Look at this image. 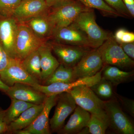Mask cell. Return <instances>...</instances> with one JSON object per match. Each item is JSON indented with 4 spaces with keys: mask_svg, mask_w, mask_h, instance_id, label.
Segmentation results:
<instances>
[{
    "mask_svg": "<svg viewBox=\"0 0 134 134\" xmlns=\"http://www.w3.org/2000/svg\"><path fill=\"white\" fill-rule=\"evenodd\" d=\"M110 7L115 10L121 16H131L122 0H104Z\"/></svg>",
    "mask_w": 134,
    "mask_h": 134,
    "instance_id": "obj_31",
    "label": "cell"
},
{
    "mask_svg": "<svg viewBox=\"0 0 134 134\" xmlns=\"http://www.w3.org/2000/svg\"><path fill=\"white\" fill-rule=\"evenodd\" d=\"M71 24L85 34L92 49L98 48L102 45L111 34L101 29L97 23L92 9L79 14Z\"/></svg>",
    "mask_w": 134,
    "mask_h": 134,
    "instance_id": "obj_1",
    "label": "cell"
},
{
    "mask_svg": "<svg viewBox=\"0 0 134 134\" xmlns=\"http://www.w3.org/2000/svg\"><path fill=\"white\" fill-rule=\"evenodd\" d=\"M134 76L133 70L128 72L110 65H104L101 73V77L110 82L114 87L130 82Z\"/></svg>",
    "mask_w": 134,
    "mask_h": 134,
    "instance_id": "obj_21",
    "label": "cell"
},
{
    "mask_svg": "<svg viewBox=\"0 0 134 134\" xmlns=\"http://www.w3.org/2000/svg\"><path fill=\"white\" fill-rule=\"evenodd\" d=\"M103 66L98 48L91 49L72 68L75 79L93 76L102 69Z\"/></svg>",
    "mask_w": 134,
    "mask_h": 134,
    "instance_id": "obj_10",
    "label": "cell"
},
{
    "mask_svg": "<svg viewBox=\"0 0 134 134\" xmlns=\"http://www.w3.org/2000/svg\"><path fill=\"white\" fill-rule=\"evenodd\" d=\"M11 58L0 45V72L7 66Z\"/></svg>",
    "mask_w": 134,
    "mask_h": 134,
    "instance_id": "obj_32",
    "label": "cell"
},
{
    "mask_svg": "<svg viewBox=\"0 0 134 134\" xmlns=\"http://www.w3.org/2000/svg\"><path fill=\"white\" fill-rule=\"evenodd\" d=\"M113 85L109 81L101 77L96 83L91 86V89L100 99L106 101L115 98Z\"/></svg>",
    "mask_w": 134,
    "mask_h": 134,
    "instance_id": "obj_25",
    "label": "cell"
},
{
    "mask_svg": "<svg viewBox=\"0 0 134 134\" xmlns=\"http://www.w3.org/2000/svg\"><path fill=\"white\" fill-rule=\"evenodd\" d=\"M91 9L78 0H73L52 8L48 16L54 29L69 26L82 12Z\"/></svg>",
    "mask_w": 134,
    "mask_h": 134,
    "instance_id": "obj_2",
    "label": "cell"
},
{
    "mask_svg": "<svg viewBox=\"0 0 134 134\" xmlns=\"http://www.w3.org/2000/svg\"><path fill=\"white\" fill-rule=\"evenodd\" d=\"M48 12L35 17L24 23L38 38L46 42L50 39L54 27L50 21Z\"/></svg>",
    "mask_w": 134,
    "mask_h": 134,
    "instance_id": "obj_18",
    "label": "cell"
},
{
    "mask_svg": "<svg viewBox=\"0 0 134 134\" xmlns=\"http://www.w3.org/2000/svg\"><path fill=\"white\" fill-rule=\"evenodd\" d=\"M5 110L0 107V134L7 133L8 125L5 120Z\"/></svg>",
    "mask_w": 134,
    "mask_h": 134,
    "instance_id": "obj_34",
    "label": "cell"
},
{
    "mask_svg": "<svg viewBox=\"0 0 134 134\" xmlns=\"http://www.w3.org/2000/svg\"><path fill=\"white\" fill-rule=\"evenodd\" d=\"M73 0H45L48 7L52 8Z\"/></svg>",
    "mask_w": 134,
    "mask_h": 134,
    "instance_id": "obj_36",
    "label": "cell"
},
{
    "mask_svg": "<svg viewBox=\"0 0 134 134\" xmlns=\"http://www.w3.org/2000/svg\"><path fill=\"white\" fill-rule=\"evenodd\" d=\"M44 103L35 105L26 109L16 120L8 125L7 133L11 134L16 130L26 128L36 120L44 108Z\"/></svg>",
    "mask_w": 134,
    "mask_h": 134,
    "instance_id": "obj_20",
    "label": "cell"
},
{
    "mask_svg": "<svg viewBox=\"0 0 134 134\" xmlns=\"http://www.w3.org/2000/svg\"><path fill=\"white\" fill-rule=\"evenodd\" d=\"M24 24L18 23L15 44V58L22 60L45 43Z\"/></svg>",
    "mask_w": 134,
    "mask_h": 134,
    "instance_id": "obj_5",
    "label": "cell"
},
{
    "mask_svg": "<svg viewBox=\"0 0 134 134\" xmlns=\"http://www.w3.org/2000/svg\"><path fill=\"white\" fill-rule=\"evenodd\" d=\"M91 114L83 108L77 105L74 113L66 124L57 133L59 134H79L87 127L90 118Z\"/></svg>",
    "mask_w": 134,
    "mask_h": 134,
    "instance_id": "obj_17",
    "label": "cell"
},
{
    "mask_svg": "<svg viewBox=\"0 0 134 134\" xmlns=\"http://www.w3.org/2000/svg\"><path fill=\"white\" fill-rule=\"evenodd\" d=\"M9 107L5 110V120L8 125L16 120L26 109L35 104L23 100L11 99Z\"/></svg>",
    "mask_w": 134,
    "mask_h": 134,
    "instance_id": "obj_24",
    "label": "cell"
},
{
    "mask_svg": "<svg viewBox=\"0 0 134 134\" xmlns=\"http://www.w3.org/2000/svg\"><path fill=\"white\" fill-rule=\"evenodd\" d=\"M46 42L60 64L73 68L91 48L65 44L49 40Z\"/></svg>",
    "mask_w": 134,
    "mask_h": 134,
    "instance_id": "obj_7",
    "label": "cell"
},
{
    "mask_svg": "<svg viewBox=\"0 0 134 134\" xmlns=\"http://www.w3.org/2000/svg\"><path fill=\"white\" fill-rule=\"evenodd\" d=\"M49 40L62 44L92 49L85 34L71 24L54 29Z\"/></svg>",
    "mask_w": 134,
    "mask_h": 134,
    "instance_id": "obj_12",
    "label": "cell"
},
{
    "mask_svg": "<svg viewBox=\"0 0 134 134\" xmlns=\"http://www.w3.org/2000/svg\"><path fill=\"white\" fill-rule=\"evenodd\" d=\"M125 53L132 60L134 59V42L129 43H118Z\"/></svg>",
    "mask_w": 134,
    "mask_h": 134,
    "instance_id": "obj_33",
    "label": "cell"
},
{
    "mask_svg": "<svg viewBox=\"0 0 134 134\" xmlns=\"http://www.w3.org/2000/svg\"><path fill=\"white\" fill-rule=\"evenodd\" d=\"M50 9L45 0H22L13 17L18 23H24L33 18L48 13Z\"/></svg>",
    "mask_w": 134,
    "mask_h": 134,
    "instance_id": "obj_13",
    "label": "cell"
},
{
    "mask_svg": "<svg viewBox=\"0 0 134 134\" xmlns=\"http://www.w3.org/2000/svg\"><path fill=\"white\" fill-rule=\"evenodd\" d=\"M18 25L13 17L0 16V45L11 58H15V44Z\"/></svg>",
    "mask_w": 134,
    "mask_h": 134,
    "instance_id": "obj_14",
    "label": "cell"
},
{
    "mask_svg": "<svg viewBox=\"0 0 134 134\" xmlns=\"http://www.w3.org/2000/svg\"><path fill=\"white\" fill-rule=\"evenodd\" d=\"M54 114L49 121L51 133H57L64 126L65 120L76 107L73 97L68 92L58 94Z\"/></svg>",
    "mask_w": 134,
    "mask_h": 134,
    "instance_id": "obj_9",
    "label": "cell"
},
{
    "mask_svg": "<svg viewBox=\"0 0 134 134\" xmlns=\"http://www.w3.org/2000/svg\"><path fill=\"white\" fill-rule=\"evenodd\" d=\"M0 79L9 87L16 83L26 84L31 86L40 84L26 72L22 66L21 60L15 58H11L7 66L0 72Z\"/></svg>",
    "mask_w": 134,
    "mask_h": 134,
    "instance_id": "obj_8",
    "label": "cell"
},
{
    "mask_svg": "<svg viewBox=\"0 0 134 134\" xmlns=\"http://www.w3.org/2000/svg\"><path fill=\"white\" fill-rule=\"evenodd\" d=\"M104 109L108 118V129L115 133L134 134L133 124L116 98L104 101Z\"/></svg>",
    "mask_w": 134,
    "mask_h": 134,
    "instance_id": "obj_4",
    "label": "cell"
},
{
    "mask_svg": "<svg viewBox=\"0 0 134 134\" xmlns=\"http://www.w3.org/2000/svg\"><path fill=\"white\" fill-rule=\"evenodd\" d=\"M38 50L40 57L42 77L41 84H43L59 66L60 63L53 55L52 49L46 42L42 45Z\"/></svg>",
    "mask_w": 134,
    "mask_h": 134,
    "instance_id": "obj_19",
    "label": "cell"
},
{
    "mask_svg": "<svg viewBox=\"0 0 134 134\" xmlns=\"http://www.w3.org/2000/svg\"><path fill=\"white\" fill-rule=\"evenodd\" d=\"M115 98L123 110L134 118V100L115 93Z\"/></svg>",
    "mask_w": 134,
    "mask_h": 134,
    "instance_id": "obj_29",
    "label": "cell"
},
{
    "mask_svg": "<svg viewBox=\"0 0 134 134\" xmlns=\"http://www.w3.org/2000/svg\"><path fill=\"white\" fill-rule=\"evenodd\" d=\"M125 7L129 12L130 15L134 16V0H122Z\"/></svg>",
    "mask_w": 134,
    "mask_h": 134,
    "instance_id": "obj_35",
    "label": "cell"
},
{
    "mask_svg": "<svg viewBox=\"0 0 134 134\" xmlns=\"http://www.w3.org/2000/svg\"><path fill=\"white\" fill-rule=\"evenodd\" d=\"M76 81L73 74V68L60 64L42 85H48L55 83H70Z\"/></svg>",
    "mask_w": 134,
    "mask_h": 134,
    "instance_id": "obj_23",
    "label": "cell"
},
{
    "mask_svg": "<svg viewBox=\"0 0 134 134\" xmlns=\"http://www.w3.org/2000/svg\"><path fill=\"white\" fill-rule=\"evenodd\" d=\"M102 71V69L93 76L79 78L72 82L55 83L48 85L36 84L32 87L47 97L52 95H58L62 92H68L73 88L80 85H86L91 87L101 79Z\"/></svg>",
    "mask_w": 134,
    "mask_h": 134,
    "instance_id": "obj_11",
    "label": "cell"
},
{
    "mask_svg": "<svg viewBox=\"0 0 134 134\" xmlns=\"http://www.w3.org/2000/svg\"><path fill=\"white\" fill-rule=\"evenodd\" d=\"M87 7L96 9L106 14L114 16H121L112 8L110 7L104 0H78Z\"/></svg>",
    "mask_w": 134,
    "mask_h": 134,
    "instance_id": "obj_27",
    "label": "cell"
},
{
    "mask_svg": "<svg viewBox=\"0 0 134 134\" xmlns=\"http://www.w3.org/2000/svg\"><path fill=\"white\" fill-rule=\"evenodd\" d=\"M113 37L117 43H129L134 42V34L124 29H120L115 32Z\"/></svg>",
    "mask_w": 134,
    "mask_h": 134,
    "instance_id": "obj_30",
    "label": "cell"
},
{
    "mask_svg": "<svg viewBox=\"0 0 134 134\" xmlns=\"http://www.w3.org/2000/svg\"><path fill=\"white\" fill-rule=\"evenodd\" d=\"M58 95L48 96L44 108L36 120L26 128L23 129L24 134H50L49 116L52 108L55 105Z\"/></svg>",
    "mask_w": 134,
    "mask_h": 134,
    "instance_id": "obj_15",
    "label": "cell"
},
{
    "mask_svg": "<svg viewBox=\"0 0 134 134\" xmlns=\"http://www.w3.org/2000/svg\"><path fill=\"white\" fill-rule=\"evenodd\" d=\"M9 88V87L7 86L0 79V91L5 93Z\"/></svg>",
    "mask_w": 134,
    "mask_h": 134,
    "instance_id": "obj_37",
    "label": "cell"
},
{
    "mask_svg": "<svg viewBox=\"0 0 134 134\" xmlns=\"http://www.w3.org/2000/svg\"><path fill=\"white\" fill-rule=\"evenodd\" d=\"M10 99L23 100L35 105L44 103L47 96L31 85L16 83L9 87L5 93Z\"/></svg>",
    "mask_w": 134,
    "mask_h": 134,
    "instance_id": "obj_16",
    "label": "cell"
},
{
    "mask_svg": "<svg viewBox=\"0 0 134 134\" xmlns=\"http://www.w3.org/2000/svg\"><path fill=\"white\" fill-rule=\"evenodd\" d=\"M68 92L73 97L77 105L91 114H106L104 109V100L99 98L89 86L84 85L77 86Z\"/></svg>",
    "mask_w": 134,
    "mask_h": 134,
    "instance_id": "obj_6",
    "label": "cell"
},
{
    "mask_svg": "<svg viewBox=\"0 0 134 134\" xmlns=\"http://www.w3.org/2000/svg\"><path fill=\"white\" fill-rule=\"evenodd\" d=\"M21 62L26 72L33 78L38 80L41 84V68L38 50L34 51L21 60Z\"/></svg>",
    "mask_w": 134,
    "mask_h": 134,
    "instance_id": "obj_22",
    "label": "cell"
},
{
    "mask_svg": "<svg viewBox=\"0 0 134 134\" xmlns=\"http://www.w3.org/2000/svg\"><path fill=\"white\" fill-rule=\"evenodd\" d=\"M22 0H0V16L13 17L14 13Z\"/></svg>",
    "mask_w": 134,
    "mask_h": 134,
    "instance_id": "obj_28",
    "label": "cell"
},
{
    "mask_svg": "<svg viewBox=\"0 0 134 134\" xmlns=\"http://www.w3.org/2000/svg\"><path fill=\"white\" fill-rule=\"evenodd\" d=\"M97 48L104 65L115 66L122 70L133 67V60L125 53L111 34L108 39Z\"/></svg>",
    "mask_w": 134,
    "mask_h": 134,
    "instance_id": "obj_3",
    "label": "cell"
},
{
    "mask_svg": "<svg viewBox=\"0 0 134 134\" xmlns=\"http://www.w3.org/2000/svg\"><path fill=\"white\" fill-rule=\"evenodd\" d=\"M87 127L90 134H105L108 128L107 115L91 114Z\"/></svg>",
    "mask_w": 134,
    "mask_h": 134,
    "instance_id": "obj_26",
    "label": "cell"
}]
</instances>
